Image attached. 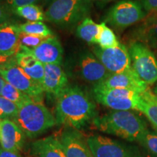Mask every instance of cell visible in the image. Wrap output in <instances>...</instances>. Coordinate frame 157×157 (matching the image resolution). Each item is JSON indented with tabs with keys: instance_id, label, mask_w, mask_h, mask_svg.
Masks as SVG:
<instances>
[{
	"instance_id": "f546056e",
	"label": "cell",
	"mask_w": 157,
	"mask_h": 157,
	"mask_svg": "<svg viewBox=\"0 0 157 157\" xmlns=\"http://www.w3.org/2000/svg\"><path fill=\"white\" fill-rule=\"evenodd\" d=\"M39 1V0H7V3L11 9H13L23 6L35 5Z\"/></svg>"
},
{
	"instance_id": "e0dca14e",
	"label": "cell",
	"mask_w": 157,
	"mask_h": 157,
	"mask_svg": "<svg viewBox=\"0 0 157 157\" xmlns=\"http://www.w3.org/2000/svg\"><path fill=\"white\" fill-rule=\"evenodd\" d=\"M21 33L18 25L9 22L0 24V52L15 56L21 49Z\"/></svg>"
},
{
	"instance_id": "cb8c5ba5",
	"label": "cell",
	"mask_w": 157,
	"mask_h": 157,
	"mask_svg": "<svg viewBox=\"0 0 157 157\" xmlns=\"http://www.w3.org/2000/svg\"><path fill=\"white\" fill-rule=\"evenodd\" d=\"M18 28L23 34L36 35L45 38L52 36V31L42 22H27L19 24Z\"/></svg>"
},
{
	"instance_id": "7c38bea8",
	"label": "cell",
	"mask_w": 157,
	"mask_h": 157,
	"mask_svg": "<svg viewBox=\"0 0 157 157\" xmlns=\"http://www.w3.org/2000/svg\"><path fill=\"white\" fill-rule=\"evenodd\" d=\"M78 68L83 79L94 86L102 83L111 74L97 57L90 52H85L80 57Z\"/></svg>"
},
{
	"instance_id": "f1b7e54d",
	"label": "cell",
	"mask_w": 157,
	"mask_h": 157,
	"mask_svg": "<svg viewBox=\"0 0 157 157\" xmlns=\"http://www.w3.org/2000/svg\"><path fill=\"white\" fill-rule=\"evenodd\" d=\"M45 39H46L45 37L36 36V35L26 34H23V33H21L20 42H21V44L22 46L31 49L36 48V47L40 44Z\"/></svg>"
},
{
	"instance_id": "277c9868",
	"label": "cell",
	"mask_w": 157,
	"mask_h": 157,
	"mask_svg": "<svg viewBox=\"0 0 157 157\" xmlns=\"http://www.w3.org/2000/svg\"><path fill=\"white\" fill-rule=\"evenodd\" d=\"M93 95L98 103L113 111L137 110L140 111L142 103V93L132 90L95 86Z\"/></svg>"
},
{
	"instance_id": "ac0fdd59",
	"label": "cell",
	"mask_w": 157,
	"mask_h": 157,
	"mask_svg": "<svg viewBox=\"0 0 157 157\" xmlns=\"http://www.w3.org/2000/svg\"><path fill=\"white\" fill-rule=\"evenodd\" d=\"M16 63L25 74L42 86L44 74V65L32 54L23 49L15 56Z\"/></svg>"
},
{
	"instance_id": "4dcf8cb0",
	"label": "cell",
	"mask_w": 157,
	"mask_h": 157,
	"mask_svg": "<svg viewBox=\"0 0 157 157\" xmlns=\"http://www.w3.org/2000/svg\"><path fill=\"white\" fill-rule=\"evenodd\" d=\"M141 5L146 12H157V0H141Z\"/></svg>"
},
{
	"instance_id": "d6a6232c",
	"label": "cell",
	"mask_w": 157,
	"mask_h": 157,
	"mask_svg": "<svg viewBox=\"0 0 157 157\" xmlns=\"http://www.w3.org/2000/svg\"><path fill=\"white\" fill-rule=\"evenodd\" d=\"M9 18V12L7 6L0 0V24L6 23Z\"/></svg>"
},
{
	"instance_id": "9a60e30c",
	"label": "cell",
	"mask_w": 157,
	"mask_h": 157,
	"mask_svg": "<svg viewBox=\"0 0 157 157\" xmlns=\"http://www.w3.org/2000/svg\"><path fill=\"white\" fill-rule=\"evenodd\" d=\"M96 86L104 88L128 89L140 93L148 90V85L139 78L132 68L126 71L111 74L105 81Z\"/></svg>"
},
{
	"instance_id": "e575fe53",
	"label": "cell",
	"mask_w": 157,
	"mask_h": 157,
	"mask_svg": "<svg viewBox=\"0 0 157 157\" xmlns=\"http://www.w3.org/2000/svg\"><path fill=\"white\" fill-rule=\"evenodd\" d=\"M6 83L5 80L4 79L2 76L0 75V95H1L2 94V90L4 86H5V84Z\"/></svg>"
},
{
	"instance_id": "d4e9b609",
	"label": "cell",
	"mask_w": 157,
	"mask_h": 157,
	"mask_svg": "<svg viewBox=\"0 0 157 157\" xmlns=\"http://www.w3.org/2000/svg\"><path fill=\"white\" fill-rule=\"evenodd\" d=\"M1 96L15 103L18 107L26 102L34 100L7 82H6L2 90Z\"/></svg>"
},
{
	"instance_id": "3957f363",
	"label": "cell",
	"mask_w": 157,
	"mask_h": 157,
	"mask_svg": "<svg viewBox=\"0 0 157 157\" xmlns=\"http://www.w3.org/2000/svg\"><path fill=\"white\" fill-rule=\"evenodd\" d=\"M13 121L25 135L34 138L57 124L56 117L42 102L31 100L18 107V112Z\"/></svg>"
},
{
	"instance_id": "d590c367",
	"label": "cell",
	"mask_w": 157,
	"mask_h": 157,
	"mask_svg": "<svg viewBox=\"0 0 157 157\" xmlns=\"http://www.w3.org/2000/svg\"><path fill=\"white\" fill-rule=\"evenodd\" d=\"M154 93L156 94V96L157 97V84H156V86L154 88Z\"/></svg>"
},
{
	"instance_id": "d6986e66",
	"label": "cell",
	"mask_w": 157,
	"mask_h": 157,
	"mask_svg": "<svg viewBox=\"0 0 157 157\" xmlns=\"http://www.w3.org/2000/svg\"><path fill=\"white\" fill-rule=\"evenodd\" d=\"M150 13L135 31V41L143 43L149 48L157 49V12Z\"/></svg>"
},
{
	"instance_id": "4316f807",
	"label": "cell",
	"mask_w": 157,
	"mask_h": 157,
	"mask_svg": "<svg viewBox=\"0 0 157 157\" xmlns=\"http://www.w3.org/2000/svg\"><path fill=\"white\" fill-rule=\"evenodd\" d=\"M18 112V106L9 100L0 95V120H13Z\"/></svg>"
},
{
	"instance_id": "836d02e7",
	"label": "cell",
	"mask_w": 157,
	"mask_h": 157,
	"mask_svg": "<svg viewBox=\"0 0 157 157\" xmlns=\"http://www.w3.org/2000/svg\"><path fill=\"white\" fill-rule=\"evenodd\" d=\"M0 157H22L19 153H14L0 148Z\"/></svg>"
},
{
	"instance_id": "ba28073f",
	"label": "cell",
	"mask_w": 157,
	"mask_h": 157,
	"mask_svg": "<svg viewBox=\"0 0 157 157\" xmlns=\"http://www.w3.org/2000/svg\"><path fill=\"white\" fill-rule=\"evenodd\" d=\"M146 17L142 5L135 0H121L109 10L105 23L122 30L138 23Z\"/></svg>"
},
{
	"instance_id": "44dd1931",
	"label": "cell",
	"mask_w": 157,
	"mask_h": 157,
	"mask_svg": "<svg viewBox=\"0 0 157 157\" xmlns=\"http://www.w3.org/2000/svg\"><path fill=\"white\" fill-rule=\"evenodd\" d=\"M101 32V25L98 24L90 17H85L76 29V34L89 44H98Z\"/></svg>"
},
{
	"instance_id": "ffe728a7",
	"label": "cell",
	"mask_w": 157,
	"mask_h": 157,
	"mask_svg": "<svg viewBox=\"0 0 157 157\" xmlns=\"http://www.w3.org/2000/svg\"><path fill=\"white\" fill-rule=\"evenodd\" d=\"M31 151L38 157H66L58 137L55 135L35 140Z\"/></svg>"
},
{
	"instance_id": "8992f818",
	"label": "cell",
	"mask_w": 157,
	"mask_h": 157,
	"mask_svg": "<svg viewBox=\"0 0 157 157\" xmlns=\"http://www.w3.org/2000/svg\"><path fill=\"white\" fill-rule=\"evenodd\" d=\"M132 68L147 85L157 82V58L151 49L143 43L133 41L129 47Z\"/></svg>"
},
{
	"instance_id": "603a6c76",
	"label": "cell",
	"mask_w": 157,
	"mask_h": 157,
	"mask_svg": "<svg viewBox=\"0 0 157 157\" xmlns=\"http://www.w3.org/2000/svg\"><path fill=\"white\" fill-rule=\"evenodd\" d=\"M13 13L29 22H42L45 20L44 13L38 5H30L12 9Z\"/></svg>"
},
{
	"instance_id": "5bb4252c",
	"label": "cell",
	"mask_w": 157,
	"mask_h": 157,
	"mask_svg": "<svg viewBox=\"0 0 157 157\" xmlns=\"http://www.w3.org/2000/svg\"><path fill=\"white\" fill-rule=\"evenodd\" d=\"M26 135L10 119L0 120V146L9 151L19 153L23 148Z\"/></svg>"
},
{
	"instance_id": "8d00e7d4",
	"label": "cell",
	"mask_w": 157,
	"mask_h": 157,
	"mask_svg": "<svg viewBox=\"0 0 157 157\" xmlns=\"http://www.w3.org/2000/svg\"><path fill=\"white\" fill-rule=\"evenodd\" d=\"M100 1H103V2H108V1H110V0H100Z\"/></svg>"
},
{
	"instance_id": "74e56055",
	"label": "cell",
	"mask_w": 157,
	"mask_h": 157,
	"mask_svg": "<svg viewBox=\"0 0 157 157\" xmlns=\"http://www.w3.org/2000/svg\"><path fill=\"white\" fill-rule=\"evenodd\" d=\"M48 1H50V2H53V1H54V0H48Z\"/></svg>"
},
{
	"instance_id": "83f0119b",
	"label": "cell",
	"mask_w": 157,
	"mask_h": 157,
	"mask_svg": "<svg viewBox=\"0 0 157 157\" xmlns=\"http://www.w3.org/2000/svg\"><path fill=\"white\" fill-rule=\"evenodd\" d=\"M139 143L149 156L157 157V133L147 130Z\"/></svg>"
},
{
	"instance_id": "9c48e42d",
	"label": "cell",
	"mask_w": 157,
	"mask_h": 157,
	"mask_svg": "<svg viewBox=\"0 0 157 157\" xmlns=\"http://www.w3.org/2000/svg\"><path fill=\"white\" fill-rule=\"evenodd\" d=\"M0 75L6 82L28 95L34 101H42L44 93L42 86L29 77L17 66L16 60L0 68Z\"/></svg>"
},
{
	"instance_id": "6da1fadb",
	"label": "cell",
	"mask_w": 157,
	"mask_h": 157,
	"mask_svg": "<svg viewBox=\"0 0 157 157\" xmlns=\"http://www.w3.org/2000/svg\"><path fill=\"white\" fill-rule=\"evenodd\" d=\"M96 105L82 89L68 86L57 98V124L79 129L96 117Z\"/></svg>"
},
{
	"instance_id": "8fae6325",
	"label": "cell",
	"mask_w": 157,
	"mask_h": 157,
	"mask_svg": "<svg viewBox=\"0 0 157 157\" xmlns=\"http://www.w3.org/2000/svg\"><path fill=\"white\" fill-rule=\"evenodd\" d=\"M21 49L30 52L44 65L62 64L63 50L60 41L56 36L48 37L36 48L29 49L21 45Z\"/></svg>"
},
{
	"instance_id": "f35d334b",
	"label": "cell",
	"mask_w": 157,
	"mask_h": 157,
	"mask_svg": "<svg viewBox=\"0 0 157 157\" xmlns=\"http://www.w3.org/2000/svg\"><path fill=\"white\" fill-rule=\"evenodd\" d=\"M0 148H1V146H0Z\"/></svg>"
},
{
	"instance_id": "1f68e13d",
	"label": "cell",
	"mask_w": 157,
	"mask_h": 157,
	"mask_svg": "<svg viewBox=\"0 0 157 157\" xmlns=\"http://www.w3.org/2000/svg\"><path fill=\"white\" fill-rule=\"evenodd\" d=\"M16 56V55H15ZM15 56H10L0 52V68L15 61Z\"/></svg>"
},
{
	"instance_id": "7a4b0ae2",
	"label": "cell",
	"mask_w": 157,
	"mask_h": 157,
	"mask_svg": "<svg viewBox=\"0 0 157 157\" xmlns=\"http://www.w3.org/2000/svg\"><path fill=\"white\" fill-rule=\"evenodd\" d=\"M94 127L101 132L115 135L129 142H140L148 129L142 118L131 111H113L96 117Z\"/></svg>"
},
{
	"instance_id": "5b68a950",
	"label": "cell",
	"mask_w": 157,
	"mask_h": 157,
	"mask_svg": "<svg viewBox=\"0 0 157 157\" xmlns=\"http://www.w3.org/2000/svg\"><path fill=\"white\" fill-rule=\"evenodd\" d=\"M90 0H54L44 13L45 20L60 25H71L84 19Z\"/></svg>"
},
{
	"instance_id": "2e32d148",
	"label": "cell",
	"mask_w": 157,
	"mask_h": 157,
	"mask_svg": "<svg viewBox=\"0 0 157 157\" xmlns=\"http://www.w3.org/2000/svg\"><path fill=\"white\" fill-rule=\"evenodd\" d=\"M68 87L66 74L60 65L45 64L42 87L44 93L56 98Z\"/></svg>"
},
{
	"instance_id": "484cf974",
	"label": "cell",
	"mask_w": 157,
	"mask_h": 157,
	"mask_svg": "<svg viewBox=\"0 0 157 157\" xmlns=\"http://www.w3.org/2000/svg\"><path fill=\"white\" fill-rule=\"evenodd\" d=\"M100 25L101 32L98 40V44H99L100 48L103 49L115 48L120 44L113 31L107 26L106 23L103 22Z\"/></svg>"
},
{
	"instance_id": "30bf717a",
	"label": "cell",
	"mask_w": 157,
	"mask_h": 157,
	"mask_svg": "<svg viewBox=\"0 0 157 157\" xmlns=\"http://www.w3.org/2000/svg\"><path fill=\"white\" fill-rule=\"evenodd\" d=\"M93 53L111 74L121 73L132 68L129 50L122 44L108 49L97 47L93 49Z\"/></svg>"
},
{
	"instance_id": "4fadbf2b",
	"label": "cell",
	"mask_w": 157,
	"mask_h": 157,
	"mask_svg": "<svg viewBox=\"0 0 157 157\" xmlns=\"http://www.w3.org/2000/svg\"><path fill=\"white\" fill-rule=\"evenodd\" d=\"M66 157H94L88 146L87 139L77 129H65L59 137Z\"/></svg>"
},
{
	"instance_id": "52a82bcc",
	"label": "cell",
	"mask_w": 157,
	"mask_h": 157,
	"mask_svg": "<svg viewBox=\"0 0 157 157\" xmlns=\"http://www.w3.org/2000/svg\"><path fill=\"white\" fill-rule=\"evenodd\" d=\"M87 143L94 157H143L137 147L103 135H91Z\"/></svg>"
},
{
	"instance_id": "7402d4cb",
	"label": "cell",
	"mask_w": 157,
	"mask_h": 157,
	"mask_svg": "<svg viewBox=\"0 0 157 157\" xmlns=\"http://www.w3.org/2000/svg\"><path fill=\"white\" fill-rule=\"evenodd\" d=\"M140 111L146 115L149 121L157 129V97L149 90L142 93Z\"/></svg>"
}]
</instances>
